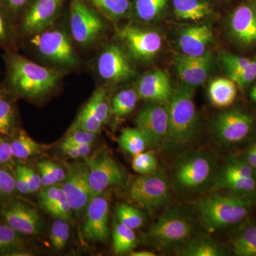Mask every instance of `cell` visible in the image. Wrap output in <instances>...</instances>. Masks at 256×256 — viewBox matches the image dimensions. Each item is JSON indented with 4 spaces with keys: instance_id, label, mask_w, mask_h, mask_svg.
Segmentation results:
<instances>
[{
    "instance_id": "cell-1",
    "label": "cell",
    "mask_w": 256,
    "mask_h": 256,
    "mask_svg": "<svg viewBox=\"0 0 256 256\" xmlns=\"http://www.w3.org/2000/svg\"><path fill=\"white\" fill-rule=\"evenodd\" d=\"M207 193L198 198L195 213L204 228L210 233L230 232L252 216L256 204L234 192Z\"/></svg>"
},
{
    "instance_id": "cell-2",
    "label": "cell",
    "mask_w": 256,
    "mask_h": 256,
    "mask_svg": "<svg viewBox=\"0 0 256 256\" xmlns=\"http://www.w3.org/2000/svg\"><path fill=\"white\" fill-rule=\"evenodd\" d=\"M6 88L14 96L26 99L40 98L60 84L62 74L28 60L12 50L4 56Z\"/></svg>"
},
{
    "instance_id": "cell-3",
    "label": "cell",
    "mask_w": 256,
    "mask_h": 256,
    "mask_svg": "<svg viewBox=\"0 0 256 256\" xmlns=\"http://www.w3.org/2000/svg\"><path fill=\"white\" fill-rule=\"evenodd\" d=\"M194 88L182 82L168 101L169 127L163 150L180 153L188 150L200 134V124Z\"/></svg>"
},
{
    "instance_id": "cell-4",
    "label": "cell",
    "mask_w": 256,
    "mask_h": 256,
    "mask_svg": "<svg viewBox=\"0 0 256 256\" xmlns=\"http://www.w3.org/2000/svg\"><path fill=\"white\" fill-rule=\"evenodd\" d=\"M218 168L213 152L188 150L178 153L175 158L170 183L181 194H200L214 186Z\"/></svg>"
},
{
    "instance_id": "cell-5",
    "label": "cell",
    "mask_w": 256,
    "mask_h": 256,
    "mask_svg": "<svg viewBox=\"0 0 256 256\" xmlns=\"http://www.w3.org/2000/svg\"><path fill=\"white\" fill-rule=\"evenodd\" d=\"M196 222L188 208L168 206L151 226L146 238L159 250L175 249L194 236Z\"/></svg>"
},
{
    "instance_id": "cell-6",
    "label": "cell",
    "mask_w": 256,
    "mask_h": 256,
    "mask_svg": "<svg viewBox=\"0 0 256 256\" xmlns=\"http://www.w3.org/2000/svg\"><path fill=\"white\" fill-rule=\"evenodd\" d=\"M171 183L164 170L128 178L124 197L128 203L154 216L170 205Z\"/></svg>"
},
{
    "instance_id": "cell-7",
    "label": "cell",
    "mask_w": 256,
    "mask_h": 256,
    "mask_svg": "<svg viewBox=\"0 0 256 256\" xmlns=\"http://www.w3.org/2000/svg\"><path fill=\"white\" fill-rule=\"evenodd\" d=\"M218 142L234 150H240L256 132V110L232 106L220 112L210 122Z\"/></svg>"
},
{
    "instance_id": "cell-8",
    "label": "cell",
    "mask_w": 256,
    "mask_h": 256,
    "mask_svg": "<svg viewBox=\"0 0 256 256\" xmlns=\"http://www.w3.org/2000/svg\"><path fill=\"white\" fill-rule=\"evenodd\" d=\"M213 186L234 192L256 204V172L235 153L218 165Z\"/></svg>"
},
{
    "instance_id": "cell-9",
    "label": "cell",
    "mask_w": 256,
    "mask_h": 256,
    "mask_svg": "<svg viewBox=\"0 0 256 256\" xmlns=\"http://www.w3.org/2000/svg\"><path fill=\"white\" fill-rule=\"evenodd\" d=\"M30 43L38 54L57 66L72 68L78 64L70 37L64 30L47 28L30 36Z\"/></svg>"
},
{
    "instance_id": "cell-10",
    "label": "cell",
    "mask_w": 256,
    "mask_h": 256,
    "mask_svg": "<svg viewBox=\"0 0 256 256\" xmlns=\"http://www.w3.org/2000/svg\"><path fill=\"white\" fill-rule=\"evenodd\" d=\"M85 163L92 198L114 186H126L128 182L126 170L107 152L94 154L88 158Z\"/></svg>"
},
{
    "instance_id": "cell-11",
    "label": "cell",
    "mask_w": 256,
    "mask_h": 256,
    "mask_svg": "<svg viewBox=\"0 0 256 256\" xmlns=\"http://www.w3.org/2000/svg\"><path fill=\"white\" fill-rule=\"evenodd\" d=\"M69 26L74 41L84 47L92 46L105 31L100 14L82 0H72Z\"/></svg>"
},
{
    "instance_id": "cell-12",
    "label": "cell",
    "mask_w": 256,
    "mask_h": 256,
    "mask_svg": "<svg viewBox=\"0 0 256 256\" xmlns=\"http://www.w3.org/2000/svg\"><path fill=\"white\" fill-rule=\"evenodd\" d=\"M118 36L122 42L126 54L136 62L152 60L162 46L161 35L158 32L137 25L128 24L119 28Z\"/></svg>"
},
{
    "instance_id": "cell-13",
    "label": "cell",
    "mask_w": 256,
    "mask_h": 256,
    "mask_svg": "<svg viewBox=\"0 0 256 256\" xmlns=\"http://www.w3.org/2000/svg\"><path fill=\"white\" fill-rule=\"evenodd\" d=\"M227 31L236 46L244 50L256 48V0H245L234 9Z\"/></svg>"
},
{
    "instance_id": "cell-14",
    "label": "cell",
    "mask_w": 256,
    "mask_h": 256,
    "mask_svg": "<svg viewBox=\"0 0 256 256\" xmlns=\"http://www.w3.org/2000/svg\"><path fill=\"white\" fill-rule=\"evenodd\" d=\"M136 124L146 137L149 146L162 149L169 127L168 105L148 102L138 114Z\"/></svg>"
},
{
    "instance_id": "cell-15",
    "label": "cell",
    "mask_w": 256,
    "mask_h": 256,
    "mask_svg": "<svg viewBox=\"0 0 256 256\" xmlns=\"http://www.w3.org/2000/svg\"><path fill=\"white\" fill-rule=\"evenodd\" d=\"M0 220L24 236H36L42 228L38 212L16 197L0 202Z\"/></svg>"
},
{
    "instance_id": "cell-16",
    "label": "cell",
    "mask_w": 256,
    "mask_h": 256,
    "mask_svg": "<svg viewBox=\"0 0 256 256\" xmlns=\"http://www.w3.org/2000/svg\"><path fill=\"white\" fill-rule=\"evenodd\" d=\"M82 235L88 240L106 242L110 237L108 227L110 201L106 192L94 196L86 208Z\"/></svg>"
},
{
    "instance_id": "cell-17",
    "label": "cell",
    "mask_w": 256,
    "mask_h": 256,
    "mask_svg": "<svg viewBox=\"0 0 256 256\" xmlns=\"http://www.w3.org/2000/svg\"><path fill=\"white\" fill-rule=\"evenodd\" d=\"M97 72L106 82H121L132 78L136 72L128 55L120 46L111 44L100 52L97 60Z\"/></svg>"
},
{
    "instance_id": "cell-18",
    "label": "cell",
    "mask_w": 256,
    "mask_h": 256,
    "mask_svg": "<svg viewBox=\"0 0 256 256\" xmlns=\"http://www.w3.org/2000/svg\"><path fill=\"white\" fill-rule=\"evenodd\" d=\"M62 190L74 212L80 213L86 208L92 198L86 163L69 165Z\"/></svg>"
},
{
    "instance_id": "cell-19",
    "label": "cell",
    "mask_w": 256,
    "mask_h": 256,
    "mask_svg": "<svg viewBox=\"0 0 256 256\" xmlns=\"http://www.w3.org/2000/svg\"><path fill=\"white\" fill-rule=\"evenodd\" d=\"M64 1L34 0L18 24V33L30 36L50 28L58 16Z\"/></svg>"
},
{
    "instance_id": "cell-20",
    "label": "cell",
    "mask_w": 256,
    "mask_h": 256,
    "mask_svg": "<svg viewBox=\"0 0 256 256\" xmlns=\"http://www.w3.org/2000/svg\"><path fill=\"white\" fill-rule=\"evenodd\" d=\"M214 56L210 52L200 56L175 55L174 66L181 82L195 88L206 82L213 70Z\"/></svg>"
},
{
    "instance_id": "cell-21",
    "label": "cell",
    "mask_w": 256,
    "mask_h": 256,
    "mask_svg": "<svg viewBox=\"0 0 256 256\" xmlns=\"http://www.w3.org/2000/svg\"><path fill=\"white\" fill-rule=\"evenodd\" d=\"M136 90L140 98L148 102L168 104L174 88L168 74L158 69L142 76L138 80Z\"/></svg>"
},
{
    "instance_id": "cell-22",
    "label": "cell",
    "mask_w": 256,
    "mask_h": 256,
    "mask_svg": "<svg viewBox=\"0 0 256 256\" xmlns=\"http://www.w3.org/2000/svg\"><path fill=\"white\" fill-rule=\"evenodd\" d=\"M220 60L228 78L240 90H245L256 82V57L250 58L229 52H222Z\"/></svg>"
},
{
    "instance_id": "cell-23",
    "label": "cell",
    "mask_w": 256,
    "mask_h": 256,
    "mask_svg": "<svg viewBox=\"0 0 256 256\" xmlns=\"http://www.w3.org/2000/svg\"><path fill=\"white\" fill-rule=\"evenodd\" d=\"M212 28L207 24L194 25L182 28L178 36V46L184 54L200 56L208 52L213 42Z\"/></svg>"
},
{
    "instance_id": "cell-24",
    "label": "cell",
    "mask_w": 256,
    "mask_h": 256,
    "mask_svg": "<svg viewBox=\"0 0 256 256\" xmlns=\"http://www.w3.org/2000/svg\"><path fill=\"white\" fill-rule=\"evenodd\" d=\"M228 247L230 255L256 256V216H252L230 232Z\"/></svg>"
},
{
    "instance_id": "cell-25",
    "label": "cell",
    "mask_w": 256,
    "mask_h": 256,
    "mask_svg": "<svg viewBox=\"0 0 256 256\" xmlns=\"http://www.w3.org/2000/svg\"><path fill=\"white\" fill-rule=\"evenodd\" d=\"M175 254L182 256H230L228 246L208 236H192L188 242L176 248Z\"/></svg>"
},
{
    "instance_id": "cell-26",
    "label": "cell",
    "mask_w": 256,
    "mask_h": 256,
    "mask_svg": "<svg viewBox=\"0 0 256 256\" xmlns=\"http://www.w3.org/2000/svg\"><path fill=\"white\" fill-rule=\"evenodd\" d=\"M237 94L236 84L229 78H216L210 82L208 88L210 104L218 108L226 109L234 106Z\"/></svg>"
},
{
    "instance_id": "cell-27",
    "label": "cell",
    "mask_w": 256,
    "mask_h": 256,
    "mask_svg": "<svg viewBox=\"0 0 256 256\" xmlns=\"http://www.w3.org/2000/svg\"><path fill=\"white\" fill-rule=\"evenodd\" d=\"M172 2L175 16L180 20L200 21L212 13L206 0H172Z\"/></svg>"
},
{
    "instance_id": "cell-28",
    "label": "cell",
    "mask_w": 256,
    "mask_h": 256,
    "mask_svg": "<svg viewBox=\"0 0 256 256\" xmlns=\"http://www.w3.org/2000/svg\"><path fill=\"white\" fill-rule=\"evenodd\" d=\"M12 96L6 87H0V136L3 137H10L16 130Z\"/></svg>"
},
{
    "instance_id": "cell-29",
    "label": "cell",
    "mask_w": 256,
    "mask_h": 256,
    "mask_svg": "<svg viewBox=\"0 0 256 256\" xmlns=\"http://www.w3.org/2000/svg\"><path fill=\"white\" fill-rule=\"evenodd\" d=\"M9 138L15 162L30 159L41 151V146L24 131L16 130Z\"/></svg>"
},
{
    "instance_id": "cell-30",
    "label": "cell",
    "mask_w": 256,
    "mask_h": 256,
    "mask_svg": "<svg viewBox=\"0 0 256 256\" xmlns=\"http://www.w3.org/2000/svg\"><path fill=\"white\" fill-rule=\"evenodd\" d=\"M169 0H134L132 15L140 22H156L164 12Z\"/></svg>"
},
{
    "instance_id": "cell-31",
    "label": "cell",
    "mask_w": 256,
    "mask_h": 256,
    "mask_svg": "<svg viewBox=\"0 0 256 256\" xmlns=\"http://www.w3.org/2000/svg\"><path fill=\"white\" fill-rule=\"evenodd\" d=\"M92 4L106 18L114 22L132 15L131 0H90Z\"/></svg>"
},
{
    "instance_id": "cell-32",
    "label": "cell",
    "mask_w": 256,
    "mask_h": 256,
    "mask_svg": "<svg viewBox=\"0 0 256 256\" xmlns=\"http://www.w3.org/2000/svg\"><path fill=\"white\" fill-rule=\"evenodd\" d=\"M137 245V236L134 230L117 220L114 222L112 234V248L118 255L130 254Z\"/></svg>"
},
{
    "instance_id": "cell-33",
    "label": "cell",
    "mask_w": 256,
    "mask_h": 256,
    "mask_svg": "<svg viewBox=\"0 0 256 256\" xmlns=\"http://www.w3.org/2000/svg\"><path fill=\"white\" fill-rule=\"evenodd\" d=\"M139 98L137 90L134 89L120 90L112 99L110 106L111 114L118 118L130 114L136 108Z\"/></svg>"
},
{
    "instance_id": "cell-34",
    "label": "cell",
    "mask_w": 256,
    "mask_h": 256,
    "mask_svg": "<svg viewBox=\"0 0 256 256\" xmlns=\"http://www.w3.org/2000/svg\"><path fill=\"white\" fill-rule=\"evenodd\" d=\"M119 146L126 152L134 156L146 150L149 146L144 134L138 128H126L118 138Z\"/></svg>"
},
{
    "instance_id": "cell-35",
    "label": "cell",
    "mask_w": 256,
    "mask_h": 256,
    "mask_svg": "<svg viewBox=\"0 0 256 256\" xmlns=\"http://www.w3.org/2000/svg\"><path fill=\"white\" fill-rule=\"evenodd\" d=\"M82 108L98 120L101 124H106L111 114L107 90L104 88L98 89Z\"/></svg>"
},
{
    "instance_id": "cell-36",
    "label": "cell",
    "mask_w": 256,
    "mask_h": 256,
    "mask_svg": "<svg viewBox=\"0 0 256 256\" xmlns=\"http://www.w3.org/2000/svg\"><path fill=\"white\" fill-rule=\"evenodd\" d=\"M118 220L128 228L136 230L146 223L144 210L130 204H120L116 207Z\"/></svg>"
},
{
    "instance_id": "cell-37",
    "label": "cell",
    "mask_w": 256,
    "mask_h": 256,
    "mask_svg": "<svg viewBox=\"0 0 256 256\" xmlns=\"http://www.w3.org/2000/svg\"><path fill=\"white\" fill-rule=\"evenodd\" d=\"M25 237L0 220V252L28 248Z\"/></svg>"
},
{
    "instance_id": "cell-38",
    "label": "cell",
    "mask_w": 256,
    "mask_h": 256,
    "mask_svg": "<svg viewBox=\"0 0 256 256\" xmlns=\"http://www.w3.org/2000/svg\"><path fill=\"white\" fill-rule=\"evenodd\" d=\"M70 237V226L68 222L56 218L52 224L50 240L52 246L57 252L63 250Z\"/></svg>"
},
{
    "instance_id": "cell-39",
    "label": "cell",
    "mask_w": 256,
    "mask_h": 256,
    "mask_svg": "<svg viewBox=\"0 0 256 256\" xmlns=\"http://www.w3.org/2000/svg\"><path fill=\"white\" fill-rule=\"evenodd\" d=\"M133 156L132 168L138 174H150L158 170V159L154 153L143 152Z\"/></svg>"
},
{
    "instance_id": "cell-40",
    "label": "cell",
    "mask_w": 256,
    "mask_h": 256,
    "mask_svg": "<svg viewBox=\"0 0 256 256\" xmlns=\"http://www.w3.org/2000/svg\"><path fill=\"white\" fill-rule=\"evenodd\" d=\"M16 194L12 168H0V202L16 197Z\"/></svg>"
},
{
    "instance_id": "cell-41",
    "label": "cell",
    "mask_w": 256,
    "mask_h": 256,
    "mask_svg": "<svg viewBox=\"0 0 256 256\" xmlns=\"http://www.w3.org/2000/svg\"><path fill=\"white\" fill-rule=\"evenodd\" d=\"M16 32L11 16L0 10V46L6 47L10 50V47L14 43Z\"/></svg>"
},
{
    "instance_id": "cell-42",
    "label": "cell",
    "mask_w": 256,
    "mask_h": 256,
    "mask_svg": "<svg viewBox=\"0 0 256 256\" xmlns=\"http://www.w3.org/2000/svg\"><path fill=\"white\" fill-rule=\"evenodd\" d=\"M102 126L104 124H101L98 120L96 119L82 108L79 112L78 116H77L76 119L74 121L69 131L82 130L98 134L100 132Z\"/></svg>"
},
{
    "instance_id": "cell-43",
    "label": "cell",
    "mask_w": 256,
    "mask_h": 256,
    "mask_svg": "<svg viewBox=\"0 0 256 256\" xmlns=\"http://www.w3.org/2000/svg\"><path fill=\"white\" fill-rule=\"evenodd\" d=\"M73 212L72 207L69 204L63 190H62V188H60V196H58L56 204L48 213L54 216L56 218H60V220L68 222L69 220H72Z\"/></svg>"
},
{
    "instance_id": "cell-44",
    "label": "cell",
    "mask_w": 256,
    "mask_h": 256,
    "mask_svg": "<svg viewBox=\"0 0 256 256\" xmlns=\"http://www.w3.org/2000/svg\"><path fill=\"white\" fill-rule=\"evenodd\" d=\"M60 188H62V186L52 185V186H46L45 190H43L40 192V204L48 213L56 204L57 200L60 196Z\"/></svg>"
},
{
    "instance_id": "cell-45",
    "label": "cell",
    "mask_w": 256,
    "mask_h": 256,
    "mask_svg": "<svg viewBox=\"0 0 256 256\" xmlns=\"http://www.w3.org/2000/svg\"><path fill=\"white\" fill-rule=\"evenodd\" d=\"M97 138L96 133L89 132L82 130H76L69 131L66 138L64 139L63 142L69 143V144L77 146L82 144H92Z\"/></svg>"
},
{
    "instance_id": "cell-46",
    "label": "cell",
    "mask_w": 256,
    "mask_h": 256,
    "mask_svg": "<svg viewBox=\"0 0 256 256\" xmlns=\"http://www.w3.org/2000/svg\"><path fill=\"white\" fill-rule=\"evenodd\" d=\"M235 154L256 172V132L246 146Z\"/></svg>"
},
{
    "instance_id": "cell-47",
    "label": "cell",
    "mask_w": 256,
    "mask_h": 256,
    "mask_svg": "<svg viewBox=\"0 0 256 256\" xmlns=\"http://www.w3.org/2000/svg\"><path fill=\"white\" fill-rule=\"evenodd\" d=\"M15 163L9 137L0 136V168H12Z\"/></svg>"
},
{
    "instance_id": "cell-48",
    "label": "cell",
    "mask_w": 256,
    "mask_h": 256,
    "mask_svg": "<svg viewBox=\"0 0 256 256\" xmlns=\"http://www.w3.org/2000/svg\"><path fill=\"white\" fill-rule=\"evenodd\" d=\"M24 174L28 181L30 194H34L38 192L42 186L41 176L36 170L28 165L22 163Z\"/></svg>"
},
{
    "instance_id": "cell-49",
    "label": "cell",
    "mask_w": 256,
    "mask_h": 256,
    "mask_svg": "<svg viewBox=\"0 0 256 256\" xmlns=\"http://www.w3.org/2000/svg\"><path fill=\"white\" fill-rule=\"evenodd\" d=\"M13 173L15 178L16 192L22 195L30 194V188L25 175L24 174L21 162L15 163L12 168Z\"/></svg>"
},
{
    "instance_id": "cell-50",
    "label": "cell",
    "mask_w": 256,
    "mask_h": 256,
    "mask_svg": "<svg viewBox=\"0 0 256 256\" xmlns=\"http://www.w3.org/2000/svg\"><path fill=\"white\" fill-rule=\"evenodd\" d=\"M42 163L44 164L48 171L53 174L57 182H62L64 180H65L66 175V172L64 171L63 168L60 165L56 164L55 162L50 161V160H44L42 161Z\"/></svg>"
},
{
    "instance_id": "cell-51",
    "label": "cell",
    "mask_w": 256,
    "mask_h": 256,
    "mask_svg": "<svg viewBox=\"0 0 256 256\" xmlns=\"http://www.w3.org/2000/svg\"><path fill=\"white\" fill-rule=\"evenodd\" d=\"M37 168H38L40 176H41L42 186L46 188V186H52V185H55L56 184L58 183L54 176L48 171L42 162H40L37 164Z\"/></svg>"
},
{
    "instance_id": "cell-52",
    "label": "cell",
    "mask_w": 256,
    "mask_h": 256,
    "mask_svg": "<svg viewBox=\"0 0 256 256\" xmlns=\"http://www.w3.org/2000/svg\"><path fill=\"white\" fill-rule=\"evenodd\" d=\"M10 14L16 15L26 8L30 0H2Z\"/></svg>"
},
{
    "instance_id": "cell-53",
    "label": "cell",
    "mask_w": 256,
    "mask_h": 256,
    "mask_svg": "<svg viewBox=\"0 0 256 256\" xmlns=\"http://www.w3.org/2000/svg\"><path fill=\"white\" fill-rule=\"evenodd\" d=\"M60 148H62V152L68 158H72V159H78V158H80L78 150H77L76 146H74V144L63 142L60 144Z\"/></svg>"
},
{
    "instance_id": "cell-54",
    "label": "cell",
    "mask_w": 256,
    "mask_h": 256,
    "mask_svg": "<svg viewBox=\"0 0 256 256\" xmlns=\"http://www.w3.org/2000/svg\"><path fill=\"white\" fill-rule=\"evenodd\" d=\"M92 144H82L75 146L78 150L80 158H88L92 152Z\"/></svg>"
},
{
    "instance_id": "cell-55",
    "label": "cell",
    "mask_w": 256,
    "mask_h": 256,
    "mask_svg": "<svg viewBox=\"0 0 256 256\" xmlns=\"http://www.w3.org/2000/svg\"><path fill=\"white\" fill-rule=\"evenodd\" d=\"M249 98L252 104L256 105V80L252 84L248 92Z\"/></svg>"
},
{
    "instance_id": "cell-56",
    "label": "cell",
    "mask_w": 256,
    "mask_h": 256,
    "mask_svg": "<svg viewBox=\"0 0 256 256\" xmlns=\"http://www.w3.org/2000/svg\"><path fill=\"white\" fill-rule=\"evenodd\" d=\"M130 256H156L154 252H149V250H140V252H130Z\"/></svg>"
}]
</instances>
